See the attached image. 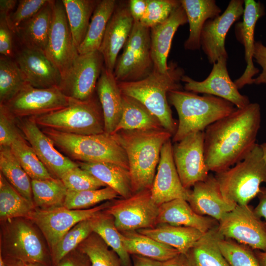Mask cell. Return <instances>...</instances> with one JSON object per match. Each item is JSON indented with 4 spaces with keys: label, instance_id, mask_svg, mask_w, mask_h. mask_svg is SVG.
<instances>
[{
    "label": "cell",
    "instance_id": "6da1fadb",
    "mask_svg": "<svg viewBox=\"0 0 266 266\" xmlns=\"http://www.w3.org/2000/svg\"><path fill=\"white\" fill-rule=\"evenodd\" d=\"M261 107L250 103L211 124L204 131V154L210 171H225L242 161L256 145Z\"/></svg>",
    "mask_w": 266,
    "mask_h": 266
},
{
    "label": "cell",
    "instance_id": "7a4b0ae2",
    "mask_svg": "<svg viewBox=\"0 0 266 266\" xmlns=\"http://www.w3.org/2000/svg\"><path fill=\"white\" fill-rule=\"evenodd\" d=\"M111 134L126 153L133 193L151 190L162 148L172 134L162 129L121 130Z\"/></svg>",
    "mask_w": 266,
    "mask_h": 266
},
{
    "label": "cell",
    "instance_id": "3957f363",
    "mask_svg": "<svg viewBox=\"0 0 266 266\" xmlns=\"http://www.w3.org/2000/svg\"><path fill=\"white\" fill-rule=\"evenodd\" d=\"M184 69L175 62L168 64L164 73L154 69L145 78L136 81L118 82L122 94L133 98L144 105L160 121L165 129L175 133L177 124L168 103L167 94L181 90Z\"/></svg>",
    "mask_w": 266,
    "mask_h": 266
},
{
    "label": "cell",
    "instance_id": "277c9868",
    "mask_svg": "<svg viewBox=\"0 0 266 266\" xmlns=\"http://www.w3.org/2000/svg\"><path fill=\"white\" fill-rule=\"evenodd\" d=\"M167 100L178 115L176 131L172 142L175 143L190 134L204 132L207 127L234 111L237 108L231 102L212 96H199L182 90L167 94Z\"/></svg>",
    "mask_w": 266,
    "mask_h": 266
},
{
    "label": "cell",
    "instance_id": "5b68a950",
    "mask_svg": "<svg viewBox=\"0 0 266 266\" xmlns=\"http://www.w3.org/2000/svg\"><path fill=\"white\" fill-rule=\"evenodd\" d=\"M41 130L72 160L113 163L129 170L126 153L112 134L78 135L48 128Z\"/></svg>",
    "mask_w": 266,
    "mask_h": 266
},
{
    "label": "cell",
    "instance_id": "8992f818",
    "mask_svg": "<svg viewBox=\"0 0 266 266\" xmlns=\"http://www.w3.org/2000/svg\"><path fill=\"white\" fill-rule=\"evenodd\" d=\"M215 177L223 196L237 205L248 204L257 197L261 185L266 184V162L260 144L242 161Z\"/></svg>",
    "mask_w": 266,
    "mask_h": 266
},
{
    "label": "cell",
    "instance_id": "52a82bcc",
    "mask_svg": "<svg viewBox=\"0 0 266 266\" xmlns=\"http://www.w3.org/2000/svg\"><path fill=\"white\" fill-rule=\"evenodd\" d=\"M42 233L28 218L0 221V252L3 259L53 266Z\"/></svg>",
    "mask_w": 266,
    "mask_h": 266
},
{
    "label": "cell",
    "instance_id": "ba28073f",
    "mask_svg": "<svg viewBox=\"0 0 266 266\" xmlns=\"http://www.w3.org/2000/svg\"><path fill=\"white\" fill-rule=\"evenodd\" d=\"M33 117L42 128L78 135L105 133L102 108L95 95L86 100L73 99L64 108Z\"/></svg>",
    "mask_w": 266,
    "mask_h": 266
},
{
    "label": "cell",
    "instance_id": "9c48e42d",
    "mask_svg": "<svg viewBox=\"0 0 266 266\" xmlns=\"http://www.w3.org/2000/svg\"><path fill=\"white\" fill-rule=\"evenodd\" d=\"M153 69L150 29L134 21L122 54L117 60L115 78L118 82L136 81L147 77Z\"/></svg>",
    "mask_w": 266,
    "mask_h": 266
},
{
    "label": "cell",
    "instance_id": "30bf717a",
    "mask_svg": "<svg viewBox=\"0 0 266 266\" xmlns=\"http://www.w3.org/2000/svg\"><path fill=\"white\" fill-rule=\"evenodd\" d=\"M112 200L86 209L61 206L46 209L34 208L28 216L42 233L50 251L62 237L78 223L89 219L108 208Z\"/></svg>",
    "mask_w": 266,
    "mask_h": 266
},
{
    "label": "cell",
    "instance_id": "8fae6325",
    "mask_svg": "<svg viewBox=\"0 0 266 266\" xmlns=\"http://www.w3.org/2000/svg\"><path fill=\"white\" fill-rule=\"evenodd\" d=\"M218 230L225 238L254 250L266 251V222L248 204L237 205L219 222Z\"/></svg>",
    "mask_w": 266,
    "mask_h": 266
},
{
    "label": "cell",
    "instance_id": "7c38bea8",
    "mask_svg": "<svg viewBox=\"0 0 266 266\" xmlns=\"http://www.w3.org/2000/svg\"><path fill=\"white\" fill-rule=\"evenodd\" d=\"M159 207L152 200L150 190H145L128 198L113 200L105 210L113 217L117 229L126 232L156 226Z\"/></svg>",
    "mask_w": 266,
    "mask_h": 266
},
{
    "label": "cell",
    "instance_id": "4fadbf2b",
    "mask_svg": "<svg viewBox=\"0 0 266 266\" xmlns=\"http://www.w3.org/2000/svg\"><path fill=\"white\" fill-rule=\"evenodd\" d=\"M104 66L103 57L99 50L79 54L62 77L59 88L70 98L88 100L95 95Z\"/></svg>",
    "mask_w": 266,
    "mask_h": 266
},
{
    "label": "cell",
    "instance_id": "5bb4252c",
    "mask_svg": "<svg viewBox=\"0 0 266 266\" xmlns=\"http://www.w3.org/2000/svg\"><path fill=\"white\" fill-rule=\"evenodd\" d=\"M73 99L58 87L47 89L26 85L15 97L2 104L16 118L36 117L64 108Z\"/></svg>",
    "mask_w": 266,
    "mask_h": 266
},
{
    "label": "cell",
    "instance_id": "9a60e30c",
    "mask_svg": "<svg viewBox=\"0 0 266 266\" xmlns=\"http://www.w3.org/2000/svg\"><path fill=\"white\" fill-rule=\"evenodd\" d=\"M174 164L181 183L189 190L209 175L204 154V132L189 134L172 146Z\"/></svg>",
    "mask_w": 266,
    "mask_h": 266
},
{
    "label": "cell",
    "instance_id": "2e32d148",
    "mask_svg": "<svg viewBox=\"0 0 266 266\" xmlns=\"http://www.w3.org/2000/svg\"><path fill=\"white\" fill-rule=\"evenodd\" d=\"M45 53L59 70L62 77L79 55L62 0H53L52 23Z\"/></svg>",
    "mask_w": 266,
    "mask_h": 266
},
{
    "label": "cell",
    "instance_id": "e0dca14e",
    "mask_svg": "<svg viewBox=\"0 0 266 266\" xmlns=\"http://www.w3.org/2000/svg\"><path fill=\"white\" fill-rule=\"evenodd\" d=\"M18 126L34 152L54 178L60 179L78 166L56 148L52 140L40 129L33 117L17 118Z\"/></svg>",
    "mask_w": 266,
    "mask_h": 266
},
{
    "label": "cell",
    "instance_id": "ac0fdd59",
    "mask_svg": "<svg viewBox=\"0 0 266 266\" xmlns=\"http://www.w3.org/2000/svg\"><path fill=\"white\" fill-rule=\"evenodd\" d=\"M227 59L225 57L219 58L213 64L209 75L203 81H196L188 76L183 75L181 81L185 83V90L222 98L232 103L237 108H242L248 105L250 103L249 98L240 93L230 77L227 68Z\"/></svg>",
    "mask_w": 266,
    "mask_h": 266
},
{
    "label": "cell",
    "instance_id": "d6986e66",
    "mask_svg": "<svg viewBox=\"0 0 266 266\" xmlns=\"http://www.w3.org/2000/svg\"><path fill=\"white\" fill-rule=\"evenodd\" d=\"M244 0H231L225 11L205 23L200 36V44L209 63L221 58H228L225 48L226 35L233 24L243 14Z\"/></svg>",
    "mask_w": 266,
    "mask_h": 266
},
{
    "label": "cell",
    "instance_id": "ffe728a7",
    "mask_svg": "<svg viewBox=\"0 0 266 266\" xmlns=\"http://www.w3.org/2000/svg\"><path fill=\"white\" fill-rule=\"evenodd\" d=\"M172 140L163 146L156 174L150 190L151 197L158 206L172 200H187L190 190L183 186L173 157Z\"/></svg>",
    "mask_w": 266,
    "mask_h": 266
},
{
    "label": "cell",
    "instance_id": "44dd1931",
    "mask_svg": "<svg viewBox=\"0 0 266 266\" xmlns=\"http://www.w3.org/2000/svg\"><path fill=\"white\" fill-rule=\"evenodd\" d=\"M265 14V7L260 1L245 0L243 20L235 25V34L237 40L244 47L246 68L240 77L234 82L238 89L246 85L254 84L253 77L259 72L253 63L255 41L254 33L258 20Z\"/></svg>",
    "mask_w": 266,
    "mask_h": 266
},
{
    "label": "cell",
    "instance_id": "7402d4cb",
    "mask_svg": "<svg viewBox=\"0 0 266 266\" xmlns=\"http://www.w3.org/2000/svg\"><path fill=\"white\" fill-rule=\"evenodd\" d=\"M190 190L187 201L197 214L210 217L218 222L237 204L222 194L215 176L210 173L204 181Z\"/></svg>",
    "mask_w": 266,
    "mask_h": 266
},
{
    "label": "cell",
    "instance_id": "603a6c76",
    "mask_svg": "<svg viewBox=\"0 0 266 266\" xmlns=\"http://www.w3.org/2000/svg\"><path fill=\"white\" fill-rule=\"evenodd\" d=\"M134 20L127 4H117L107 24L99 51L104 66L114 71L118 54L124 47L132 32Z\"/></svg>",
    "mask_w": 266,
    "mask_h": 266
},
{
    "label": "cell",
    "instance_id": "cb8c5ba5",
    "mask_svg": "<svg viewBox=\"0 0 266 266\" xmlns=\"http://www.w3.org/2000/svg\"><path fill=\"white\" fill-rule=\"evenodd\" d=\"M15 60L31 86L40 89L58 87L60 72L44 52L23 47Z\"/></svg>",
    "mask_w": 266,
    "mask_h": 266
},
{
    "label": "cell",
    "instance_id": "d4e9b609",
    "mask_svg": "<svg viewBox=\"0 0 266 266\" xmlns=\"http://www.w3.org/2000/svg\"><path fill=\"white\" fill-rule=\"evenodd\" d=\"M187 22L186 12L181 4L165 22L150 28L153 69L161 73L167 71V59L173 36L178 28Z\"/></svg>",
    "mask_w": 266,
    "mask_h": 266
},
{
    "label": "cell",
    "instance_id": "484cf974",
    "mask_svg": "<svg viewBox=\"0 0 266 266\" xmlns=\"http://www.w3.org/2000/svg\"><path fill=\"white\" fill-rule=\"evenodd\" d=\"M96 92L102 108L104 132L111 134L121 117L123 97L113 72L104 66L97 82Z\"/></svg>",
    "mask_w": 266,
    "mask_h": 266
},
{
    "label": "cell",
    "instance_id": "4316f807",
    "mask_svg": "<svg viewBox=\"0 0 266 266\" xmlns=\"http://www.w3.org/2000/svg\"><path fill=\"white\" fill-rule=\"evenodd\" d=\"M160 224L190 227L204 233L218 226V221L197 214L186 200L177 199L159 206L157 225Z\"/></svg>",
    "mask_w": 266,
    "mask_h": 266
},
{
    "label": "cell",
    "instance_id": "83f0119b",
    "mask_svg": "<svg viewBox=\"0 0 266 266\" xmlns=\"http://www.w3.org/2000/svg\"><path fill=\"white\" fill-rule=\"evenodd\" d=\"M53 0L48 2L33 17L22 23L15 33L23 47L44 52L53 19Z\"/></svg>",
    "mask_w": 266,
    "mask_h": 266
},
{
    "label": "cell",
    "instance_id": "f1b7e54d",
    "mask_svg": "<svg viewBox=\"0 0 266 266\" xmlns=\"http://www.w3.org/2000/svg\"><path fill=\"white\" fill-rule=\"evenodd\" d=\"M180 2L189 24V35L184 42V48L199 50L200 34L205 23L219 16L221 10L214 0H180Z\"/></svg>",
    "mask_w": 266,
    "mask_h": 266
},
{
    "label": "cell",
    "instance_id": "f546056e",
    "mask_svg": "<svg viewBox=\"0 0 266 266\" xmlns=\"http://www.w3.org/2000/svg\"><path fill=\"white\" fill-rule=\"evenodd\" d=\"M223 237L218 226L204 233L184 255L188 266H230L219 246Z\"/></svg>",
    "mask_w": 266,
    "mask_h": 266
},
{
    "label": "cell",
    "instance_id": "4dcf8cb0",
    "mask_svg": "<svg viewBox=\"0 0 266 266\" xmlns=\"http://www.w3.org/2000/svg\"><path fill=\"white\" fill-rule=\"evenodd\" d=\"M137 231L173 247L183 255L204 234L194 228L167 224H158L153 228L140 229Z\"/></svg>",
    "mask_w": 266,
    "mask_h": 266
},
{
    "label": "cell",
    "instance_id": "1f68e13d",
    "mask_svg": "<svg viewBox=\"0 0 266 266\" xmlns=\"http://www.w3.org/2000/svg\"><path fill=\"white\" fill-rule=\"evenodd\" d=\"M79 166L115 190L122 198L133 194L129 170L119 165L105 162H77Z\"/></svg>",
    "mask_w": 266,
    "mask_h": 266
},
{
    "label": "cell",
    "instance_id": "d6a6232c",
    "mask_svg": "<svg viewBox=\"0 0 266 266\" xmlns=\"http://www.w3.org/2000/svg\"><path fill=\"white\" fill-rule=\"evenodd\" d=\"M120 232L123 246L130 255H139L163 262L180 254L173 247L137 231Z\"/></svg>",
    "mask_w": 266,
    "mask_h": 266
},
{
    "label": "cell",
    "instance_id": "836d02e7",
    "mask_svg": "<svg viewBox=\"0 0 266 266\" xmlns=\"http://www.w3.org/2000/svg\"><path fill=\"white\" fill-rule=\"evenodd\" d=\"M122 97V113L113 133L121 130L164 129L159 120L140 102L123 94Z\"/></svg>",
    "mask_w": 266,
    "mask_h": 266
},
{
    "label": "cell",
    "instance_id": "e575fe53",
    "mask_svg": "<svg viewBox=\"0 0 266 266\" xmlns=\"http://www.w3.org/2000/svg\"><path fill=\"white\" fill-rule=\"evenodd\" d=\"M117 3L115 0H99L85 38L77 49L79 54L99 50L107 24Z\"/></svg>",
    "mask_w": 266,
    "mask_h": 266
},
{
    "label": "cell",
    "instance_id": "d590c367",
    "mask_svg": "<svg viewBox=\"0 0 266 266\" xmlns=\"http://www.w3.org/2000/svg\"><path fill=\"white\" fill-rule=\"evenodd\" d=\"M70 27L74 45L78 49L83 41L90 19L99 2L96 0H62Z\"/></svg>",
    "mask_w": 266,
    "mask_h": 266
},
{
    "label": "cell",
    "instance_id": "8d00e7d4",
    "mask_svg": "<svg viewBox=\"0 0 266 266\" xmlns=\"http://www.w3.org/2000/svg\"><path fill=\"white\" fill-rule=\"evenodd\" d=\"M0 173L9 184L34 206L32 180L17 160L10 147H0Z\"/></svg>",
    "mask_w": 266,
    "mask_h": 266
},
{
    "label": "cell",
    "instance_id": "74e56055",
    "mask_svg": "<svg viewBox=\"0 0 266 266\" xmlns=\"http://www.w3.org/2000/svg\"><path fill=\"white\" fill-rule=\"evenodd\" d=\"M105 210L90 218L93 232L118 255L125 266H131V257L123 246L121 232L115 225L113 217Z\"/></svg>",
    "mask_w": 266,
    "mask_h": 266
},
{
    "label": "cell",
    "instance_id": "f35d334b",
    "mask_svg": "<svg viewBox=\"0 0 266 266\" xmlns=\"http://www.w3.org/2000/svg\"><path fill=\"white\" fill-rule=\"evenodd\" d=\"M34 208L41 209L64 206L67 189L60 179L32 180Z\"/></svg>",
    "mask_w": 266,
    "mask_h": 266
},
{
    "label": "cell",
    "instance_id": "ab89813d",
    "mask_svg": "<svg viewBox=\"0 0 266 266\" xmlns=\"http://www.w3.org/2000/svg\"><path fill=\"white\" fill-rule=\"evenodd\" d=\"M34 208L0 173V220L27 218Z\"/></svg>",
    "mask_w": 266,
    "mask_h": 266
},
{
    "label": "cell",
    "instance_id": "60d3db41",
    "mask_svg": "<svg viewBox=\"0 0 266 266\" xmlns=\"http://www.w3.org/2000/svg\"><path fill=\"white\" fill-rule=\"evenodd\" d=\"M29 84L17 63L13 58H0V104L15 97Z\"/></svg>",
    "mask_w": 266,
    "mask_h": 266
},
{
    "label": "cell",
    "instance_id": "b9f144b4",
    "mask_svg": "<svg viewBox=\"0 0 266 266\" xmlns=\"http://www.w3.org/2000/svg\"><path fill=\"white\" fill-rule=\"evenodd\" d=\"M10 147L31 180H46L54 178L37 156L23 134L17 138Z\"/></svg>",
    "mask_w": 266,
    "mask_h": 266
},
{
    "label": "cell",
    "instance_id": "7bdbcfd3",
    "mask_svg": "<svg viewBox=\"0 0 266 266\" xmlns=\"http://www.w3.org/2000/svg\"><path fill=\"white\" fill-rule=\"evenodd\" d=\"M77 248L87 256L91 266H125L118 255L94 232Z\"/></svg>",
    "mask_w": 266,
    "mask_h": 266
},
{
    "label": "cell",
    "instance_id": "ee69618b",
    "mask_svg": "<svg viewBox=\"0 0 266 266\" xmlns=\"http://www.w3.org/2000/svg\"><path fill=\"white\" fill-rule=\"evenodd\" d=\"M119 196L115 190L108 186L82 191L67 190L64 206L70 209H89L100 203L114 200Z\"/></svg>",
    "mask_w": 266,
    "mask_h": 266
},
{
    "label": "cell",
    "instance_id": "f6af8a7d",
    "mask_svg": "<svg viewBox=\"0 0 266 266\" xmlns=\"http://www.w3.org/2000/svg\"><path fill=\"white\" fill-rule=\"evenodd\" d=\"M90 219L76 224L50 250L53 266L70 252L77 248L93 232Z\"/></svg>",
    "mask_w": 266,
    "mask_h": 266
},
{
    "label": "cell",
    "instance_id": "bcb514c9",
    "mask_svg": "<svg viewBox=\"0 0 266 266\" xmlns=\"http://www.w3.org/2000/svg\"><path fill=\"white\" fill-rule=\"evenodd\" d=\"M219 246L230 266H261L255 251L247 245L223 237Z\"/></svg>",
    "mask_w": 266,
    "mask_h": 266
},
{
    "label": "cell",
    "instance_id": "7dc6e473",
    "mask_svg": "<svg viewBox=\"0 0 266 266\" xmlns=\"http://www.w3.org/2000/svg\"><path fill=\"white\" fill-rule=\"evenodd\" d=\"M180 4L178 0H147V8L140 22L150 29L165 22Z\"/></svg>",
    "mask_w": 266,
    "mask_h": 266
},
{
    "label": "cell",
    "instance_id": "c3c4849f",
    "mask_svg": "<svg viewBox=\"0 0 266 266\" xmlns=\"http://www.w3.org/2000/svg\"><path fill=\"white\" fill-rule=\"evenodd\" d=\"M67 190L82 191L95 190L106 187V185L79 166L66 172L61 177Z\"/></svg>",
    "mask_w": 266,
    "mask_h": 266
},
{
    "label": "cell",
    "instance_id": "681fc988",
    "mask_svg": "<svg viewBox=\"0 0 266 266\" xmlns=\"http://www.w3.org/2000/svg\"><path fill=\"white\" fill-rule=\"evenodd\" d=\"M48 0H20L16 10L7 18L8 25L13 33L23 22L35 15Z\"/></svg>",
    "mask_w": 266,
    "mask_h": 266
},
{
    "label": "cell",
    "instance_id": "f907efd6",
    "mask_svg": "<svg viewBox=\"0 0 266 266\" xmlns=\"http://www.w3.org/2000/svg\"><path fill=\"white\" fill-rule=\"evenodd\" d=\"M21 135L17 119L7 109L0 104V147H10Z\"/></svg>",
    "mask_w": 266,
    "mask_h": 266
},
{
    "label": "cell",
    "instance_id": "816d5d0a",
    "mask_svg": "<svg viewBox=\"0 0 266 266\" xmlns=\"http://www.w3.org/2000/svg\"><path fill=\"white\" fill-rule=\"evenodd\" d=\"M5 16H0V53L2 56L13 58V31Z\"/></svg>",
    "mask_w": 266,
    "mask_h": 266
},
{
    "label": "cell",
    "instance_id": "f5cc1de1",
    "mask_svg": "<svg viewBox=\"0 0 266 266\" xmlns=\"http://www.w3.org/2000/svg\"><path fill=\"white\" fill-rule=\"evenodd\" d=\"M253 58L262 68L259 75L254 78V84H266V46L261 41L255 42Z\"/></svg>",
    "mask_w": 266,
    "mask_h": 266
},
{
    "label": "cell",
    "instance_id": "db71d44e",
    "mask_svg": "<svg viewBox=\"0 0 266 266\" xmlns=\"http://www.w3.org/2000/svg\"><path fill=\"white\" fill-rule=\"evenodd\" d=\"M54 266H91L87 255L78 248L70 252Z\"/></svg>",
    "mask_w": 266,
    "mask_h": 266
},
{
    "label": "cell",
    "instance_id": "11a10c76",
    "mask_svg": "<svg viewBox=\"0 0 266 266\" xmlns=\"http://www.w3.org/2000/svg\"><path fill=\"white\" fill-rule=\"evenodd\" d=\"M147 5V0H131L129 6L134 21H140L144 14Z\"/></svg>",
    "mask_w": 266,
    "mask_h": 266
},
{
    "label": "cell",
    "instance_id": "9f6ffc18",
    "mask_svg": "<svg viewBox=\"0 0 266 266\" xmlns=\"http://www.w3.org/2000/svg\"><path fill=\"white\" fill-rule=\"evenodd\" d=\"M257 197L259 202L254 208V212L258 217L264 218L266 222V186L261 187Z\"/></svg>",
    "mask_w": 266,
    "mask_h": 266
},
{
    "label": "cell",
    "instance_id": "6f0895ef",
    "mask_svg": "<svg viewBox=\"0 0 266 266\" xmlns=\"http://www.w3.org/2000/svg\"><path fill=\"white\" fill-rule=\"evenodd\" d=\"M132 256L133 266H161V262L139 255Z\"/></svg>",
    "mask_w": 266,
    "mask_h": 266
},
{
    "label": "cell",
    "instance_id": "680465c9",
    "mask_svg": "<svg viewBox=\"0 0 266 266\" xmlns=\"http://www.w3.org/2000/svg\"><path fill=\"white\" fill-rule=\"evenodd\" d=\"M17 3L16 0H0V16L8 17Z\"/></svg>",
    "mask_w": 266,
    "mask_h": 266
},
{
    "label": "cell",
    "instance_id": "91938a15",
    "mask_svg": "<svg viewBox=\"0 0 266 266\" xmlns=\"http://www.w3.org/2000/svg\"><path fill=\"white\" fill-rule=\"evenodd\" d=\"M161 266H188L184 255L179 254L175 257L162 262Z\"/></svg>",
    "mask_w": 266,
    "mask_h": 266
},
{
    "label": "cell",
    "instance_id": "94428289",
    "mask_svg": "<svg viewBox=\"0 0 266 266\" xmlns=\"http://www.w3.org/2000/svg\"><path fill=\"white\" fill-rule=\"evenodd\" d=\"M3 259L5 266H48L39 263L28 262L3 258Z\"/></svg>",
    "mask_w": 266,
    "mask_h": 266
},
{
    "label": "cell",
    "instance_id": "6125c7cd",
    "mask_svg": "<svg viewBox=\"0 0 266 266\" xmlns=\"http://www.w3.org/2000/svg\"><path fill=\"white\" fill-rule=\"evenodd\" d=\"M254 251L261 266H266V251Z\"/></svg>",
    "mask_w": 266,
    "mask_h": 266
},
{
    "label": "cell",
    "instance_id": "be15d7a7",
    "mask_svg": "<svg viewBox=\"0 0 266 266\" xmlns=\"http://www.w3.org/2000/svg\"><path fill=\"white\" fill-rule=\"evenodd\" d=\"M260 145L263 151V157L266 162V142L263 143Z\"/></svg>",
    "mask_w": 266,
    "mask_h": 266
},
{
    "label": "cell",
    "instance_id": "e7e4bbea",
    "mask_svg": "<svg viewBox=\"0 0 266 266\" xmlns=\"http://www.w3.org/2000/svg\"><path fill=\"white\" fill-rule=\"evenodd\" d=\"M0 266H5L3 259L0 254Z\"/></svg>",
    "mask_w": 266,
    "mask_h": 266
}]
</instances>
